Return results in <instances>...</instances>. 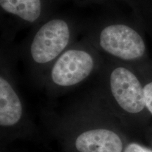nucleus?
<instances>
[{"mask_svg":"<svg viewBox=\"0 0 152 152\" xmlns=\"http://www.w3.org/2000/svg\"><path fill=\"white\" fill-rule=\"evenodd\" d=\"M22 115V104L16 91L10 83L0 77V124L1 126H13L20 121Z\"/></svg>","mask_w":152,"mask_h":152,"instance_id":"nucleus-7","label":"nucleus"},{"mask_svg":"<svg viewBox=\"0 0 152 152\" xmlns=\"http://www.w3.org/2000/svg\"><path fill=\"white\" fill-rule=\"evenodd\" d=\"M75 28L69 20L61 17L47 19L36 30L29 42L32 60L43 65L56 61L73 45Z\"/></svg>","mask_w":152,"mask_h":152,"instance_id":"nucleus-1","label":"nucleus"},{"mask_svg":"<svg viewBox=\"0 0 152 152\" xmlns=\"http://www.w3.org/2000/svg\"><path fill=\"white\" fill-rule=\"evenodd\" d=\"M109 84L114 99L125 111L137 113L146 106L144 88L130 70L115 68L110 74Z\"/></svg>","mask_w":152,"mask_h":152,"instance_id":"nucleus-4","label":"nucleus"},{"mask_svg":"<svg viewBox=\"0 0 152 152\" xmlns=\"http://www.w3.org/2000/svg\"><path fill=\"white\" fill-rule=\"evenodd\" d=\"M75 147L80 152H122L123 142L113 131L95 129L80 134L76 139Z\"/></svg>","mask_w":152,"mask_h":152,"instance_id":"nucleus-5","label":"nucleus"},{"mask_svg":"<svg viewBox=\"0 0 152 152\" xmlns=\"http://www.w3.org/2000/svg\"><path fill=\"white\" fill-rule=\"evenodd\" d=\"M90 42L72 45L55 61L51 79L55 85L68 87L79 84L92 73L95 66Z\"/></svg>","mask_w":152,"mask_h":152,"instance_id":"nucleus-3","label":"nucleus"},{"mask_svg":"<svg viewBox=\"0 0 152 152\" xmlns=\"http://www.w3.org/2000/svg\"><path fill=\"white\" fill-rule=\"evenodd\" d=\"M1 10L28 24L39 23L48 7V0H0Z\"/></svg>","mask_w":152,"mask_h":152,"instance_id":"nucleus-6","label":"nucleus"},{"mask_svg":"<svg viewBox=\"0 0 152 152\" xmlns=\"http://www.w3.org/2000/svg\"><path fill=\"white\" fill-rule=\"evenodd\" d=\"M144 91L146 107L152 113V82L144 86Z\"/></svg>","mask_w":152,"mask_h":152,"instance_id":"nucleus-8","label":"nucleus"},{"mask_svg":"<svg viewBox=\"0 0 152 152\" xmlns=\"http://www.w3.org/2000/svg\"><path fill=\"white\" fill-rule=\"evenodd\" d=\"M92 40V45L125 61L138 59L146 51L145 43L138 32L118 23H109L101 26L95 31Z\"/></svg>","mask_w":152,"mask_h":152,"instance_id":"nucleus-2","label":"nucleus"},{"mask_svg":"<svg viewBox=\"0 0 152 152\" xmlns=\"http://www.w3.org/2000/svg\"><path fill=\"white\" fill-rule=\"evenodd\" d=\"M123 152H152V151L137 143H131L125 147Z\"/></svg>","mask_w":152,"mask_h":152,"instance_id":"nucleus-9","label":"nucleus"}]
</instances>
